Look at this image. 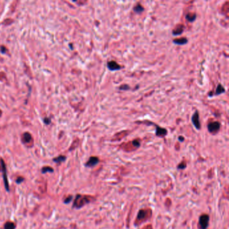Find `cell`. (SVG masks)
<instances>
[{"label":"cell","mask_w":229,"mask_h":229,"mask_svg":"<svg viewBox=\"0 0 229 229\" xmlns=\"http://www.w3.org/2000/svg\"><path fill=\"white\" fill-rule=\"evenodd\" d=\"M209 220L210 218L208 214L201 215L199 218V226H200V229H206L208 227L209 225Z\"/></svg>","instance_id":"cell-2"},{"label":"cell","mask_w":229,"mask_h":229,"mask_svg":"<svg viewBox=\"0 0 229 229\" xmlns=\"http://www.w3.org/2000/svg\"><path fill=\"white\" fill-rule=\"evenodd\" d=\"M100 159L97 157H91L86 162L85 165L87 167H94L99 163Z\"/></svg>","instance_id":"cell-5"},{"label":"cell","mask_w":229,"mask_h":229,"mask_svg":"<svg viewBox=\"0 0 229 229\" xmlns=\"http://www.w3.org/2000/svg\"><path fill=\"white\" fill-rule=\"evenodd\" d=\"M185 18L189 22H192L194 21L195 19H196V15H195V14H187V15H186Z\"/></svg>","instance_id":"cell-17"},{"label":"cell","mask_w":229,"mask_h":229,"mask_svg":"<svg viewBox=\"0 0 229 229\" xmlns=\"http://www.w3.org/2000/svg\"><path fill=\"white\" fill-rule=\"evenodd\" d=\"M133 145L134 146H135V147H137V148H138V147H140L141 143H140V142H139V141H138V140H135V141H133Z\"/></svg>","instance_id":"cell-21"},{"label":"cell","mask_w":229,"mask_h":229,"mask_svg":"<svg viewBox=\"0 0 229 229\" xmlns=\"http://www.w3.org/2000/svg\"><path fill=\"white\" fill-rule=\"evenodd\" d=\"M42 174H46V173H53L54 172V169L53 167L49 166H45L43 167L41 169Z\"/></svg>","instance_id":"cell-14"},{"label":"cell","mask_w":229,"mask_h":229,"mask_svg":"<svg viewBox=\"0 0 229 229\" xmlns=\"http://www.w3.org/2000/svg\"><path fill=\"white\" fill-rule=\"evenodd\" d=\"M119 89H120V90L127 91V90H129V89H130V87L128 85L124 84V85H120V86L119 87Z\"/></svg>","instance_id":"cell-18"},{"label":"cell","mask_w":229,"mask_h":229,"mask_svg":"<svg viewBox=\"0 0 229 229\" xmlns=\"http://www.w3.org/2000/svg\"><path fill=\"white\" fill-rule=\"evenodd\" d=\"M144 10H145L144 7H143L141 4H139V3L136 5V6L134 7V9H133L134 12H135V13H137V14H141V13L143 12Z\"/></svg>","instance_id":"cell-12"},{"label":"cell","mask_w":229,"mask_h":229,"mask_svg":"<svg viewBox=\"0 0 229 229\" xmlns=\"http://www.w3.org/2000/svg\"><path fill=\"white\" fill-rule=\"evenodd\" d=\"M146 212H145V210H141L139 212V213H138V215H137V219L138 220H142V219H144L145 217H146Z\"/></svg>","instance_id":"cell-16"},{"label":"cell","mask_w":229,"mask_h":229,"mask_svg":"<svg viewBox=\"0 0 229 229\" xmlns=\"http://www.w3.org/2000/svg\"><path fill=\"white\" fill-rule=\"evenodd\" d=\"M179 141H181V142H183L184 141V138L183 137H179Z\"/></svg>","instance_id":"cell-23"},{"label":"cell","mask_w":229,"mask_h":229,"mask_svg":"<svg viewBox=\"0 0 229 229\" xmlns=\"http://www.w3.org/2000/svg\"><path fill=\"white\" fill-rule=\"evenodd\" d=\"M183 30H184L183 26L177 27L176 28H175L174 30H173V35H174V36H178V35L181 34Z\"/></svg>","instance_id":"cell-11"},{"label":"cell","mask_w":229,"mask_h":229,"mask_svg":"<svg viewBox=\"0 0 229 229\" xmlns=\"http://www.w3.org/2000/svg\"><path fill=\"white\" fill-rule=\"evenodd\" d=\"M191 122H192L193 125L195 126V128L197 130H200L201 124L200 121V116H199V112L198 110H196L194 114L191 116Z\"/></svg>","instance_id":"cell-3"},{"label":"cell","mask_w":229,"mask_h":229,"mask_svg":"<svg viewBox=\"0 0 229 229\" xmlns=\"http://www.w3.org/2000/svg\"><path fill=\"white\" fill-rule=\"evenodd\" d=\"M167 130L166 128L160 127V126H156V135L159 137H164L167 135Z\"/></svg>","instance_id":"cell-7"},{"label":"cell","mask_w":229,"mask_h":229,"mask_svg":"<svg viewBox=\"0 0 229 229\" xmlns=\"http://www.w3.org/2000/svg\"><path fill=\"white\" fill-rule=\"evenodd\" d=\"M72 199H73L72 195H69V196L67 197V198L65 199L64 203H65V204H69V203L72 200Z\"/></svg>","instance_id":"cell-19"},{"label":"cell","mask_w":229,"mask_h":229,"mask_svg":"<svg viewBox=\"0 0 229 229\" xmlns=\"http://www.w3.org/2000/svg\"><path fill=\"white\" fill-rule=\"evenodd\" d=\"M65 160H66V157L63 155H60L59 157H55L53 159V161L57 163H61L63 162H64Z\"/></svg>","instance_id":"cell-13"},{"label":"cell","mask_w":229,"mask_h":229,"mask_svg":"<svg viewBox=\"0 0 229 229\" xmlns=\"http://www.w3.org/2000/svg\"><path fill=\"white\" fill-rule=\"evenodd\" d=\"M16 224L13 222H7L4 224V229H15Z\"/></svg>","instance_id":"cell-15"},{"label":"cell","mask_w":229,"mask_h":229,"mask_svg":"<svg viewBox=\"0 0 229 229\" xmlns=\"http://www.w3.org/2000/svg\"><path fill=\"white\" fill-rule=\"evenodd\" d=\"M220 128V124L218 122H213L211 123L208 124V130L210 133L215 134L218 133Z\"/></svg>","instance_id":"cell-4"},{"label":"cell","mask_w":229,"mask_h":229,"mask_svg":"<svg viewBox=\"0 0 229 229\" xmlns=\"http://www.w3.org/2000/svg\"><path fill=\"white\" fill-rule=\"evenodd\" d=\"M107 67H108V69L112 71H118V70L121 69V68H122V67H121L120 65L118 64L116 61H109V62L107 63Z\"/></svg>","instance_id":"cell-6"},{"label":"cell","mask_w":229,"mask_h":229,"mask_svg":"<svg viewBox=\"0 0 229 229\" xmlns=\"http://www.w3.org/2000/svg\"><path fill=\"white\" fill-rule=\"evenodd\" d=\"M24 178H23V177H21V176L18 177V178L17 179H16V183L20 184V183H22V182L24 181Z\"/></svg>","instance_id":"cell-20"},{"label":"cell","mask_w":229,"mask_h":229,"mask_svg":"<svg viewBox=\"0 0 229 229\" xmlns=\"http://www.w3.org/2000/svg\"><path fill=\"white\" fill-rule=\"evenodd\" d=\"M225 91L226 90H225L224 87H223L222 85L220 84V83H219V84L217 85L216 89L214 96H218V95H221V94H224V93L225 92Z\"/></svg>","instance_id":"cell-9"},{"label":"cell","mask_w":229,"mask_h":229,"mask_svg":"<svg viewBox=\"0 0 229 229\" xmlns=\"http://www.w3.org/2000/svg\"><path fill=\"white\" fill-rule=\"evenodd\" d=\"M0 163H1L0 165H1V171H2V173H3V181H4L5 188V189H6V191L9 192V191H10V185H9L8 179H7L6 165H5V162L2 159H0Z\"/></svg>","instance_id":"cell-1"},{"label":"cell","mask_w":229,"mask_h":229,"mask_svg":"<svg viewBox=\"0 0 229 229\" xmlns=\"http://www.w3.org/2000/svg\"><path fill=\"white\" fill-rule=\"evenodd\" d=\"M185 167H186V165L183 164V163H181V164L180 163V164L178 166V168L179 169H185Z\"/></svg>","instance_id":"cell-22"},{"label":"cell","mask_w":229,"mask_h":229,"mask_svg":"<svg viewBox=\"0 0 229 229\" xmlns=\"http://www.w3.org/2000/svg\"><path fill=\"white\" fill-rule=\"evenodd\" d=\"M174 43L176 44H178V45H184V44H187V42H188L187 39L183 37V38H179V39H176V40H174Z\"/></svg>","instance_id":"cell-10"},{"label":"cell","mask_w":229,"mask_h":229,"mask_svg":"<svg viewBox=\"0 0 229 229\" xmlns=\"http://www.w3.org/2000/svg\"><path fill=\"white\" fill-rule=\"evenodd\" d=\"M22 141L24 144H28L32 142V138L30 134L28 133H25L22 135Z\"/></svg>","instance_id":"cell-8"}]
</instances>
